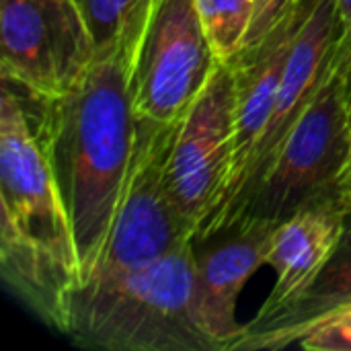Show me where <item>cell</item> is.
Listing matches in <instances>:
<instances>
[{
  "label": "cell",
  "instance_id": "obj_1",
  "mask_svg": "<svg viewBox=\"0 0 351 351\" xmlns=\"http://www.w3.org/2000/svg\"><path fill=\"white\" fill-rule=\"evenodd\" d=\"M150 4L146 0L121 33L97 49L68 93L37 99L19 88L74 228L82 284L109 241L134 156L132 68Z\"/></svg>",
  "mask_w": 351,
  "mask_h": 351
},
{
  "label": "cell",
  "instance_id": "obj_2",
  "mask_svg": "<svg viewBox=\"0 0 351 351\" xmlns=\"http://www.w3.org/2000/svg\"><path fill=\"white\" fill-rule=\"evenodd\" d=\"M0 274L47 327L66 335L82 286L74 228L19 88L2 78L0 101Z\"/></svg>",
  "mask_w": 351,
  "mask_h": 351
},
{
  "label": "cell",
  "instance_id": "obj_3",
  "mask_svg": "<svg viewBox=\"0 0 351 351\" xmlns=\"http://www.w3.org/2000/svg\"><path fill=\"white\" fill-rule=\"evenodd\" d=\"M66 335L105 351H216L193 306L191 241L101 290H76Z\"/></svg>",
  "mask_w": 351,
  "mask_h": 351
},
{
  "label": "cell",
  "instance_id": "obj_4",
  "mask_svg": "<svg viewBox=\"0 0 351 351\" xmlns=\"http://www.w3.org/2000/svg\"><path fill=\"white\" fill-rule=\"evenodd\" d=\"M343 45L346 31L315 101L290 132L278 158L234 224L243 220H263L278 226L300 210L339 199L337 187L351 142V111L343 82Z\"/></svg>",
  "mask_w": 351,
  "mask_h": 351
},
{
  "label": "cell",
  "instance_id": "obj_5",
  "mask_svg": "<svg viewBox=\"0 0 351 351\" xmlns=\"http://www.w3.org/2000/svg\"><path fill=\"white\" fill-rule=\"evenodd\" d=\"M136 146L121 204L90 278L78 290H101L140 271L173 249L193 241L169 189L167 165L177 123L138 119Z\"/></svg>",
  "mask_w": 351,
  "mask_h": 351
},
{
  "label": "cell",
  "instance_id": "obj_6",
  "mask_svg": "<svg viewBox=\"0 0 351 351\" xmlns=\"http://www.w3.org/2000/svg\"><path fill=\"white\" fill-rule=\"evenodd\" d=\"M218 64L195 0H152L132 68L136 117L154 123L181 121Z\"/></svg>",
  "mask_w": 351,
  "mask_h": 351
},
{
  "label": "cell",
  "instance_id": "obj_7",
  "mask_svg": "<svg viewBox=\"0 0 351 351\" xmlns=\"http://www.w3.org/2000/svg\"><path fill=\"white\" fill-rule=\"evenodd\" d=\"M95 53L76 0H0V72L25 95L68 93Z\"/></svg>",
  "mask_w": 351,
  "mask_h": 351
},
{
  "label": "cell",
  "instance_id": "obj_8",
  "mask_svg": "<svg viewBox=\"0 0 351 351\" xmlns=\"http://www.w3.org/2000/svg\"><path fill=\"white\" fill-rule=\"evenodd\" d=\"M343 31L346 25L337 12L335 0H319L313 14L296 37L280 90L276 95L271 115L243 173L228 189L218 210L210 216V220L199 228L193 239L212 237L234 224L249 197L265 179L290 132L300 121L308 105L315 101L327 76L335 49L343 37Z\"/></svg>",
  "mask_w": 351,
  "mask_h": 351
},
{
  "label": "cell",
  "instance_id": "obj_9",
  "mask_svg": "<svg viewBox=\"0 0 351 351\" xmlns=\"http://www.w3.org/2000/svg\"><path fill=\"white\" fill-rule=\"evenodd\" d=\"M237 80L218 64L199 99L181 119L167 165L171 195L193 237L220 206L234 162Z\"/></svg>",
  "mask_w": 351,
  "mask_h": 351
},
{
  "label": "cell",
  "instance_id": "obj_10",
  "mask_svg": "<svg viewBox=\"0 0 351 351\" xmlns=\"http://www.w3.org/2000/svg\"><path fill=\"white\" fill-rule=\"evenodd\" d=\"M276 224L243 220L206 239H193V306L216 351H234L245 325L237 302L249 278L263 265Z\"/></svg>",
  "mask_w": 351,
  "mask_h": 351
},
{
  "label": "cell",
  "instance_id": "obj_11",
  "mask_svg": "<svg viewBox=\"0 0 351 351\" xmlns=\"http://www.w3.org/2000/svg\"><path fill=\"white\" fill-rule=\"evenodd\" d=\"M317 2L319 0H298L263 39L243 47L228 62L237 80V125L234 162L226 193L243 173L261 132L265 130L296 37L313 14Z\"/></svg>",
  "mask_w": 351,
  "mask_h": 351
},
{
  "label": "cell",
  "instance_id": "obj_12",
  "mask_svg": "<svg viewBox=\"0 0 351 351\" xmlns=\"http://www.w3.org/2000/svg\"><path fill=\"white\" fill-rule=\"evenodd\" d=\"M350 212L331 199L290 216L274 228L265 261L276 274L274 288L251 323H261L292 304L333 255Z\"/></svg>",
  "mask_w": 351,
  "mask_h": 351
},
{
  "label": "cell",
  "instance_id": "obj_13",
  "mask_svg": "<svg viewBox=\"0 0 351 351\" xmlns=\"http://www.w3.org/2000/svg\"><path fill=\"white\" fill-rule=\"evenodd\" d=\"M351 306V214L343 234L315 282L284 311L247 323L234 351H278L300 343L327 317Z\"/></svg>",
  "mask_w": 351,
  "mask_h": 351
},
{
  "label": "cell",
  "instance_id": "obj_14",
  "mask_svg": "<svg viewBox=\"0 0 351 351\" xmlns=\"http://www.w3.org/2000/svg\"><path fill=\"white\" fill-rule=\"evenodd\" d=\"M206 37L220 64L230 62L245 45L257 0H195Z\"/></svg>",
  "mask_w": 351,
  "mask_h": 351
},
{
  "label": "cell",
  "instance_id": "obj_15",
  "mask_svg": "<svg viewBox=\"0 0 351 351\" xmlns=\"http://www.w3.org/2000/svg\"><path fill=\"white\" fill-rule=\"evenodd\" d=\"M95 47L109 45L146 0H76Z\"/></svg>",
  "mask_w": 351,
  "mask_h": 351
},
{
  "label": "cell",
  "instance_id": "obj_16",
  "mask_svg": "<svg viewBox=\"0 0 351 351\" xmlns=\"http://www.w3.org/2000/svg\"><path fill=\"white\" fill-rule=\"evenodd\" d=\"M298 346L311 351H351V311L325 319Z\"/></svg>",
  "mask_w": 351,
  "mask_h": 351
},
{
  "label": "cell",
  "instance_id": "obj_17",
  "mask_svg": "<svg viewBox=\"0 0 351 351\" xmlns=\"http://www.w3.org/2000/svg\"><path fill=\"white\" fill-rule=\"evenodd\" d=\"M298 0H257V8H255V19L251 23L247 41L243 47L257 43L259 39H263L286 14L288 10L296 4Z\"/></svg>",
  "mask_w": 351,
  "mask_h": 351
},
{
  "label": "cell",
  "instance_id": "obj_18",
  "mask_svg": "<svg viewBox=\"0 0 351 351\" xmlns=\"http://www.w3.org/2000/svg\"><path fill=\"white\" fill-rule=\"evenodd\" d=\"M337 193H339V199H341L343 208L351 214V142L350 154H348V160H346V167H343V173H341V179H339Z\"/></svg>",
  "mask_w": 351,
  "mask_h": 351
},
{
  "label": "cell",
  "instance_id": "obj_19",
  "mask_svg": "<svg viewBox=\"0 0 351 351\" xmlns=\"http://www.w3.org/2000/svg\"><path fill=\"white\" fill-rule=\"evenodd\" d=\"M343 82H346V97L351 111V37L346 31V45H343Z\"/></svg>",
  "mask_w": 351,
  "mask_h": 351
},
{
  "label": "cell",
  "instance_id": "obj_20",
  "mask_svg": "<svg viewBox=\"0 0 351 351\" xmlns=\"http://www.w3.org/2000/svg\"><path fill=\"white\" fill-rule=\"evenodd\" d=\"M335 6H337V12L346 25V31L351 37V0H335Z\"/></svg>",
  "mask_w": 351,
  "mask_h": 351
}]
</instances>
